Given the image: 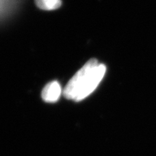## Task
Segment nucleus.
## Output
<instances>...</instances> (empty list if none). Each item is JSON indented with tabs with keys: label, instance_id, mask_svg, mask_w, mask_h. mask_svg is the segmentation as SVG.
Here are the masks:
<instances>
[{
	"label": "nucleus",
	"instance_id": "nucleus-3",
	"mask_svg": "<svg viewBox=\"0 0 156 156\" xmlns=\"http://www.w3.org/2000/svg\"><path fill=\"white\" fill-rule=\"evenodd\" d=\"M37 7L44 10H54L62 5L61 0H35Z\"/></svg>",
	"mask_w": 156,
	"mask_h": 156
},
{
	"label": "nucleus",
	"instance_id": "nucleus-1",
	"mask_svg": "<svg viewBox=\"0 0 156 156\" xmlns=\"http://www.w3.org/2000/svg\"><path fill=\"white\" fill-rule=\"evenodd\" d=\"M106 71L104 64L95 58L89 60L72 77L64 90V97L69 100L80 101L92 93L98 86Z\"/></svg>",
	"mask_w": 156,
	"mask_h": 156
},
{
	"label": "nucleus",
	"instance_id": "nucleus-2",
	"mask_svg": "<svg viewBox=\"0 0 156 156\" xmlns=\"http://www.w3.org/2000/svg\"><path fill=\"white\" fill-rule=\"evenodd\" d=\"M62 93V88L57 81L48 83L43 89L41 97L45 102L55 103L58 100Z\"/></svg>",
	"mask_w": 156,
	"mask_h": 156
}]
</instances>
